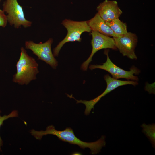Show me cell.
<instances>
[{"instance_id":"9c48e42d","label":"cell","mask_w":155,"mask_h":155,"mask_svg":"<svg viewBox=\"0 0 155 155\" xmlns=\"http://www.w3.org/2000/svg\"><path fill=\"white\" fill-rule=\"evenodd\" d=\"M96 9L101 17L107 22L119 18L122 13L117 2L114 1L105 0L97 6Z\"/></svg>"},{"instance_id":"8fae6325","label":"cell","mask_w":155,"mask_h":155,"mask_svg":"<svg viewBox=\"0 0 155 155\" xmlns=\"http://www.w3.org/2000/svg\"><path fill=\"white\" fill-rule=\"evenodd\" d=\"M87 21L92 31H96L109 36H119L113 32L106 24V21L101 17L98 13Z\"/></svg>"},{"instance_id":"ba28073f","label":"cell","mask_w":155,"mask_h":155,"mask_svg":"<svg viewBox=\"0 0 155 155\" xmlns=\"http://www.w3.org/2000/svg\"><path fill=\"white\" fill-rule=\"evenodd\" d=\"M115 46L123 56L132 59H137L135 49L138 42L136 34L131 32L113 37Z\"/></svg>"},{"instance_id":"30bf717a","label":"cell","mask_w":155,"mask_h":155,"mask_svg":"<svg viewBox=\"0 0 155 155\" xmlns=\"http://www.w3.org/2000/svg\"><path fill=\"white\" fill-rule=\"evenodd\" d=\"M25 48L31 50L38 57L37 59L43 61L49 65L53 69L56 68L58 62L53 55L50 54L38 47L36 43L32 41L25 42Z\"/></svg>"},{"instance_id":"8992f818","label":"cell","mask_w":155,"mask_h":155,"mask_svg":"<svg viewBox=\"0 0 155 155\" xmlns=\"http://www.w3.org/2000/svg\"><path fill=\"white\" fill-rule=\"evenodd\" d=\"M104 78L107 84L106 89L102 94L93 99L89 101L78 100L72 95L67 94L68 97L74 99L76 101L77 103H82L85 105L86 108L84 113L86 115L89 114L92 109H94L95 105L102 98L116 88L121 86L127 84H131L134 86L138 84L137 81L132 80L126 81L119 80L111 77L108 74L105 75Z\"/></svg>"},{"instance_id":"3957f363","label":"cell","mask_w":155,"mask_h":155,"mask_svg":"<svg viewBox=\"0 0 155 155\" xmlns=\"http://www.w3.org/2000/svg\"><path fill=\"white\" fill-rule=\"evenodd\" d=\"M61 24L67 29V32L64 38L53 49V54L54 57L58 56L63 45L69 42H81L82 34L85 32H90L92 30L87 21H77L65 19Z\"/></svg>"},{"instance_id":"277c9868","label":"cell","mask_w":155,"mask_h":155,"mask_svg":"<svg viewBox=\"0 0 155 155\" xmlns=\"http://www.w3.org/2000/svg\"><path fill=\"white\" fill-rule=\"evenodd\" d=\"M2 10L6 13L8 22L16 28L22 26L25 28L31 26L32 22L26 18L22 7L17 0H5Z\"/></svg>"},{"instance_id":"5b68a950","label":"cell","mask_w":155,"mask_h":155,"mask_svg":"<svg viewBox=\"0 0 155 155\" xmlns=\"http://www.w3.org/2000/svg\"><path fill=\"white\" fill-rule=\"evenodd\" d=\"M104 53L107 56L106 61L102 65H91L89 68L91 70L95 69H100L105 70L110 73L112 78L118 79L119 78H125L129 80L137 81L138 78L134 75L139 74L140 70L134 66H133L130 69L129 71L124 70L116 65L110 60L108 55V52L107 50H105Z\"/></svg>"},{"instance_id":"52a82bcc","label":"cell","mask_w":155,"mask_h":155,"mask_svg":"<svg viewBox=\"0 0 155 155\" xmlns=\"http://www.w3.org/2000/svg\"><path fill=\"white\" fill-rule=\"evenodd\" d=\"M91 44L92 49L91 54L88 59L82 64L81 69L84 71L87 70L89 63L92 61L94 54L98 50L104 49H117L113 38L102 34L97 32L92 31Z\"/></svg>"},{"instance_id":"5bb4252c","label":"cell","mask_w":155,"mask_h":155,"mask_svg":"<svg viewBox=\"0 0 155 155\" xmlns=\"http://www.w3.org/2000/svg\"><path fill=\"white\" fill-rule=\"evenodd\" d=\"M1 111L0 110V128L2 125H3L4 121L7 120L9 118L18 117V111L17 110H14L8 115H4L1 116ZM3 145V142L1 139L0 135V151L1 152V147Z\"/></svg>"},{"instance_id":"6da1fadb","label":"cell","mask_w":155,"mask_h":155,"mask_svg":"<svg viewBox=\"0 0 155 155\" xmlns=\"http://www.w3.org/2000/svg\"><path fill=\"white\" fill-rule=\"evenodd\" d=\"M30 133L38 140H40L43 136L48 134L55 135L60 140L71 144L78 145L83 149L85 148H89L90 150V154L93 155L98 153L102 148L106 144L105 136L102 135L99 140L94 142H86L77 137L75 135L73 130L70 127H67L63 131H59L55 129L53 125H51L47 127L45 131H38L32 129Z\"/></svg>"},{"instance_id":"4fadbf2b","label":"cell","mask_w":155,"mask_h":155,"mask_svg":"<svg viewBox=\"0 0 155 155\" xmlns=\"http://www.w3.org/2000/svg\"><path fill=\"white\" fill-rule=\"evenodd\" d=\"M143 132L146 136L151 142L152 146L155 147V124L146 125L143 123L141 125Z\"/></svg>"},{"instance_id":"2e32d148","label":"cell","mask_w":155,"mask_h":155,"mask_svg":"<svg viewBox=\"0 0 155 155\" xmlns=\"http://www.w3.org/2000/svg\"><path fill=\"white\" fill-rule=\"evenodd\" d=\"M8 23L6 15L3 10L0 9V27H5Z\"/></svg>"},{"instance_id":"9a60e30c","label":"cell","mask_w":155,"mask_h":155,"mask_svg":"<svg viewBox=\"0 0 155 155\" xmlns=\"http://www.w3.org/2000/svg\"><path fill=\"white\" fill-rule=\"evenodd\" d=\"M53 42L52 38H50L44 43L40 42L38 43H36V44L38 47L44 51L50 54L53 55L51 49V45Z\"/></svg>"},{"instance_id":"7c38bea8","label":"cell","mask_w":155,"mask_h":155,"mask_svg":"<svg viewBox=\"0 0 155 155\" xmlns=\"http://www.w3.org/2000/svg\"><path fill=\"white\" fill-rule=\"evenodd\" d=\"M106 23L113 32L119 36L127 32L126 23L121 21L119 18L109 22H106Z\"/></svg>"},{"instance_id":"e0dca14e","label":"cell","mask_w":155,"mask_h":155,"mask_svg":"<svg viewBox=\"0 0 155 155\" xmlns=\"http://www.w3.org/2000/svg\"><path fill=\"white\" fill-rule=\"evenodd\" d=\"M1 1V0H0V2Z\"/></svg>"},{"instance_id":"7a4b0ae2","label":"cell","mask_w":155,"mask_h":155,"mask_svg":"<svg viewBox=\"0 0 155 155\" xmlns=\"http://www.w3.org/2000/svg\"><path fill=\"white\" fill-rule=\"evenodd\" d=\"M19 58L16 65V72L13 76V82L20 85H27L36 79L39 73L38 64L35 59L28 55L23 47L20 48Z\"/></svg>"}]
</instances>
